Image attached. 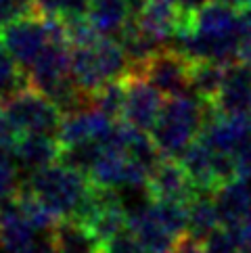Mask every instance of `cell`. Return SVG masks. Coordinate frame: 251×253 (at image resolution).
<instances>
[{
	"instance_id": "6da1fadb",
	"label": "cell",
	"mask_w": 251,
	"mask_h": 253,
	"mask_svg": "<svg viewBox=\"0 0 251 253\" xmlns=\"http://www.w3.org/2000/svg\"><path fill=\"white\" fill-rule=\"evenodd\" d=\"M174 42V48L191 61H218L224 65L235 63L243 44L239 13H235V6L208 0L199 11L191 15L182 13Z\"/></svg>"
},
{
	"instance_id": "7a4b0ae2",
	"label": "cell",
	"mask_w": 251,
	"mask_h": 253,
	"mask_svg": "<svg viewBox=\"0 0 251 253\" xmlns=\"http://www.w3.org/2000/svg\"><path fill=\"white\" fill-rule=\"evenodd\" d=\"M23 186L38 197L59 220L80 218L94 191V184L88 174L63 161L34 171Z\"/></svg>"
},
{
	"instance_id": "3957f363",
	"label": "cell",
	"mask_w": 251,
	"mask_h": 253,
	"mask_svg": "<svg viewBox=\"0 0 251 253\" xmlns=\"http://www.w3.org/2000/svg\"><path fill=\"white\" fill-rule=\"evenodd\" d=\"M211 109L213 105L205 103L197 94L182 92L167 96L155 128L151 130L161 155L180 159L191 142L201 134Z\"/></svg>"
},
{
	"instance_id": "277c9868",
	"label": "cell",
	"mask_w": 251,
	"mask_h": 253,
	"mask_svg": "<svg viewBox=\"0 0 251 253\" xmlns=\"http://www.w3.org/2000/svg\"><path fill=\"white\" fill-rule=\"evenodd\" d=\"M130 63L126 50L111 38H98L94 44L71 50V78L86 94H92L101 86L120 80L128 74Z\"/></svg>"
},
{
	"instance_id": "5b68a950",
	"label": "cell",
	"mask_w": 251,
	"mask_h": 253,
	"mask_svg": "<svg viewBox=\"0 0 251 253\" xmlns=\"http://www.w3.org/2000/svg\"><path fill=\"white\" fill-rule=\"evenodd\" d=\"M11 122L19 134H52L57 136L63 113L57 103H52L46 94L36 90L32 84L19 90L2 103Z\"/></svg>"
},
{
	"instance_id": "8992f818",
	"label": "cell",
	"mask_w": 251,
	"mask_h": 253,
	"mask_svg": "<svg viewBox=\"0 0 251 253\" xmlns=\"http://www.w3.org/2000/svg\"><path fill=\"white\" fill-rule=\"evenodd\" d=\"M191 65L193 61L178 48L159 46L136 74L145 76L164 96H176L188 90Z\"/></svg>"
},
{
	"instance_id": "52a82bcc",
	"label": "cell",
	"mask_w": 251,
	"mask_h": 253,
	"mask_svg": "<svg viewBox=\"0 0 251 253\" xmlns=\"http://www.w3.org/2000/svg\"><path fill=\"white\" fill-rule=\"evenodd\" d=\"M126 105L124 122L136 126L138 130L151 132L164 109V94L142 74H126Z\"/></svg>"
},
{
	"instance_id": "ba28073f",
	"label": "cell",
	"mask_w": 251,
	"mask_h": 253,
	"mask_svg": "<svg viewBox=\"0 0 251 253\" xmlns=\"http://www.w3.org/2000/svg\"><path fill=\"white\" fill-rule=\"evenodd\" d=\"M0 40L6 44L11 55L19 61V65L30 71L32 65L44 52L48 44V34L44 28V19L38 15L13 21L0 30Z\"/></svg>"
},
{
	"instance_id": "9c48e42d",
	"label": "cell",
	"mask_w": 251,
	"mask_h": 253,
	"mask_svg": "<svg viewBox=\"0 0 251 253\" xmlns=\"http://www.w3.org/2000/svg\"><path fill=\"white\" fill-rule=\"evenodd\" d=\"M201 136L220 153H235L251 140V117L247 113H222L216 107L209 111Z\"/></svg>"
},
{
	"instance_id": "30bf717a",
	"label": "cell",
	"mask_w": 251,
	"mask_h": 253,
	"mask_svg": "<svg viewBox=\"0 0 251 253\" xmlns=\"http://www.w3.org/2000/svg\"><path fill=\"white\" fill-rule=\"evenodd\" d=\"M197 193L195 182L184 169L182 161L176 157H161L155 168L151 169L147 195L149 199H180L191 201Z\"/></svg>"
},
{
	"instance_id": "8fae6325",
	"label": "cell",
	"mask_w": 251,
	"mask_h": 253,
	"mask_svg": "<svg viewBox=\"0 0 251 253\" xmlns=\"http://www.w3.org/2000/svg\"><path fill=\"white\" fill-rule=\"evenodd\" d=\"M128 228L134 232V237L147 253H172L180 243V237H176L157 218L151 203L138 205L134 211H128Z\"/></svg>"
},
{
	"instance_id": "7c38bea8",
	"label": "cell",
	"mask_w": 251,
	"mask_h": 253,
	"mask_svg": "<svg viewBox=\"0 0 251 253\" xmlns=\"http://www.w3.org/2000/svg\"><path fill=\"white\" fill-rule=\"evenodd\" d=\"M40 230L32 224L28 213L17 201V197L11 199L6 205L0 207V243L2 253H23L38 241Z\"/></svg>"
},
{
	"instance_id": "4fadbf2b",
	"label": "cell",
	"mask_w": 251,
	"mask_h": 253,
	"mask_svg": "<svg viewBox=\"0 0 251 253\" xmlns=\"http://www.w3.org/2000/svg\"><path fill=\"white\" fill-rule=\"evenodd\" d=\"M134 17H136L138 28L151 40L164 44L166 40L174 38L182 19V11L176 0H147Z\"/></svg>"
},
{
	"instance_id": "5bb4252c",
	"label": "cell",
	"mask_w": 251,
	"mask_h": 253,
	"mask_svg": "<svg viewBox=\"0 0 251 253\" xmlns=\"http://www.w3.org/2000/svg\"><path fill=\"white\" fill-rule=\"evenodd\" d=\"M61 142L52 134H19L15 142L17 164L30 174L61 161Z\"/></svg>"
},
{
	"instance_id": "9a60e30c",
	"label": "cell",
	"mask_w": 251,
	"mask_h": 253,
	"mask_svg": "<svg viewBox=\"0 0 251 253\" xmlns=\"http://www.w3.org/2000/svg\"><path fill=\"white\" fill-rule=\"evenodd\" d=\"M251 105V69L241 61L228 63L224 84L216 98V107L222 113H247Z\"/></svg>"
},
{
	"instance_id": "2e32d148",
	"label": "cell",
	"mask_w": 251,
	"mask_h": 253,
	"mask_svg": "<svg viewBox=\"0 0 251 253\" xmlns=\"http://www.w3.org/2000/svg\"><path fill=\"white\" fill-rule=\"evenodd\" d=\"M222 224L239 226L251 213V178L235 176L213 191Z\"/></svg>"
},
{
	"instance_id": "e0dca14e",
	"label": "cell",
	"mask_w": 251,
	"mask_h": 253,
	"mask_svg": "<svg viewBox=\"0 0 251 253\" xmlns=\"http://www.w3.org/2000/svg\"><path fill=\"white\" fill-rule=\"evenodd\" d=\"M55 253H103V241L82 220L61 218L50 230Z\"/></svg>"
},
{
	"instance_id": "ac0fdd59",
	"label": "cell",
	"mask_w": 251,
	"mask_h": 253,
	"mask_svg": "<svg viewBox=\"0 0 251 253\" xmlns=\"http://www.w3.org/2000/svg\"><path fill=\"white\" fill-rule=\"evenodd\" d=\"M222 224L216 199L209 191H197L195 197L188 201V230L186 234L197 241L208 239L209 234Z\"/></svg>"
},
{
	"instance_id": "d6986e66",
	"label": "cell",
	"mask_w": 251,
	"mask_h": 253,
	"mask_svg": "<svg viewBox=\"0 0 251 253\" xmlns=\"http://www.w3.org/2000/svg\"><path fill=\"white\" fill-rule=\"evenodd\" d=\"M224 76H226V65L218 61H193L191 65V82L188 90L205 103H216L220 94V88L224 84Z\"/></svg>"
},
{
	"instance_id": "ffe728a7",
	"label": "cell",
	"mask_w": 251,
	"mask_h": 253,
	"mask_svg": "<svg viewBox=\"0 0 251 253\" xmlns=\"http://www.w3.org/2000/svg\"><path fill=\"white\" fill-rule=\"evenodd\" d=\"M30 86V78L19 61H17L11 50L6 48V44L0 40V103H4L6 98H11L19 90Z\"/></svg>"
},
{
	"instance_id": "44dd1931",
	"label": "cell",
	"mask_w": 251,
	"mask_h": 253,
	"mask_svg": "<svg viewBox=\"0 0 251 253\" xmlns=\"http://www.w3.org/2000/svg\"><path fill=\"white\" fill-rule=\"evenodd\" d=\"M88 96H90V105L94 107V109L103 111L105 115H109L111 120L124 117V105H126V82H124V78L113 80V82L101 86Z\"/></svg>"
},
{
	"instance_id": "7402d4cb",
	"label": "cell",
	"mask_w": 251,
	"mask_h": 253,
	"mask_svg": "<svg viewBox=\"0 0 251 253\" xmlns=\"http://www.w3.org/2000/svg\"><path fill=\"white\" fill-rule=\"evenodd\" d=\"M19 164L15 159V149L0 151V207L6 205L19 193Z\"/></svg>"
},
{
	"instance_id": "603a6c76",
	"label": "cell",
	"mask_w": 251,
	"mask_h": 253,
	"mask_svg": "<svg viewBox=\"0 0 251 253\" xmlns=\"http://www.w3.org/2000/svg\"><path fill=\"white\" fill-rule=\"evenodd\" d=\"M201 243H203L205 253H239L241 251V230H239V226L220 224Z\"/></svg>"
},
{
	"instance_id": "cb8c5ba5",
	"label": "cell",
	"mask_w": 251,
	"mask_h": 253,
	"mask_svg": "<svg viewBox=\"0 0 251 253\" xmlns=\"http://www.w3.org/2000/svg\"><path fill=\"white\" fill-rule=\"evenodd\" d=\"M34 15H36L34 0H0V30L13 21Z\"/></svg>"
},
{
	"instance_id": "d4e9b609",
	"label": "cell",
	"mask_w": 251,
	"mask_h": 253,
	"mask_svg": "<svg viewBox=\"0 0 251 253\" xmlns=\"http://www.w3.org/2000/svg\"><path fill=\"white\" fill-rule=\"evenodd\" d=\"M103 253H147L138 243V239L134 237V232L130 228H126L124 232L115 234L113 239L103 243Z\"/></svg>"
},
{
	"instance_id": "484cf974",
	"label": "cell",
	"mask_w": 251,
	"mask_h": 253,
	"mask_svg": "<svg viewBox=\"0 0 251 253\" xmlns=\"http://www.w3.org/2000/svg\"><path fill=\"white\" fill-rule=\"evenodd\" d=\"M36 15L42 19H65L69 13V0H34Z\"/></svg>"
},
{
	"instance_id": "4316f807",
	"label": "cell",
	"mask_w": 251,
	"mask_h": 253,
	"mask_svg": "<svg viewBox=\"0 0 251 253\" xmlns=\"http://www.w3.org/2000/svg\"><path fill=\"white\" fill-rule=\"evenodd\" d=\"M17 138H19V130L15 128L4 107H0V151L15 149Z\"/></svg>"
},
{
	"instance_id": "83f0119b",
	"label": "cell",
	"mask_w": 251,
	"mask_h": 253,
	"mask_svg": "<svg viewBox=\"0 0 251 253\" xmlns=\"http://www.w3.org/2000/svg\"><path fill=\"white\" fill-rule=\"evenodd\" d=\"M235 166H237V176L251 178V140L245 142L235 153Z\"/></svg>"
},
{
	"instance_id": "f1b7e54d",
	"label": "cell",
	"mask_w": 251,
	"mask_h": 253,
	"mask_svg": "<svg viewBox=\"0 0 251 253\" xmlns=\"http://www.w3.org/2000/svg\"><path fill=\"white\" fill-rule=\"evenodd\" d=\"M172 253H205V249H203L201 241H197V239H193V237H188L186 234V237L180 239V243H178Z\"/></svg>"
},
{
	"instance_id": "f546056e",
	"label": "cell",
	"mask_w": 251,
	"mask_h": 253,
	"mask_svg": "<svg viewBox=\"0 0 251 253\" xmlns=\"http://www.w3.org/2000/svg\"><path fill=\"white\" fill-rule=\"evenodd\" d=\"M239 25H241V36H243V42L251 40V4L249 6H241Z\"/></svg>"
},
{
	"instance_id": "4dcf8cb0",
	"label": "cell",
	"mask_w": 251,
	"mask_h": 253,
	"mask_svg": "<svg viewBox=\"0 0 251 253\" xmlns=\"http://www.w3.org/2000/svg\"><path fill=\"white\" fill-rule=\"evenodd\" d=\"M23 253H55V247H52L50 239H46V241H36L34 245L28 251H23Z\"/></svg>"
},
{
	"instance_id": "1f68e13d",
	"label": "cell",
	"mask_w": 251,
	"mask_h": 253,
	"mask_svg": "<svg viewBox=\"0 0 251 253\" xmlns=\"http://www.w3.org/2000/svg\"><path fill=\"white\" fill-rule=\"evenodd\" d=\"M239 61L245 63V65L251 69V40L241 44V50H239Z\"/></svg>"
},
{
	"instance_id": "d6a6232c",
	"label": "cell",
	"mask_w": 251,
	"mask_h": 253,
	"mask_svg": "<svg viewBox=\"0 0 251 253\" xmlns=\"http://www.w3.org/2000/svg\"><path fill=\"white\" fill-rule=\"evenodd\" d=\"M128 2H130V6H132V13H134V15H136V13L140 11V6H142V4H145V2H147V0H128Z\"/></svg>"
},
{
	"instance_id": "836d02e7",
	"label": "cell",
	"mask_w": 251,
	"mask_h": 253,
	"mask_svg": "<svg viewBox=\"0 0 251 253\" xmlns=\"http://www.w3.org/2000/svg\"><path fill=\"white\" fill-rule=\"evenodd\" d=\"M216 2L228 4V6H235V8H239V6H241V0H216Z\"/></svg>"
},
{
	"instance_id": "e575fe53",
	"label": "cell",
	"mask_w": 251,
	"mask_h": 253,
	"mask_svg": "<svg viewBox=\"0 0 251 253\" xmlns=\"http://www.w3.org/2000/svg\"><path fill=\"white\" fill-rule=\"evenodd\" d=\"M251 4V0H241V6H249Z\"/></svg>"
},
{
	"instance_id": "d590c367",
	"label": "cell",
	"mask_w": 251,
	"mask_h": 253,
	"mask_svg": "<svg viewBox=\"0 0 251 253\" xmlns=\"http://www.w3.org/2000/svg\"><path fill=\"white\" fill-rule=\"evenodd\" d=\"M249 117H251V105H249Z\"/></svg>"
},
{
	"instance_id": "8d00e7d4",
	"label": "cell",
	"mask_w": 251,
	"mask_h": 253,
	"mask_svg": "<svg viewBox=\"0 0 251 253\" xmlns=\"http://www.w3.org/2000/svg\"><path fill=\"white\" fill-rule=\"evenodd\" d=\"M0 251H2V243H0Z\"/></svg>"
}]
</instances>
